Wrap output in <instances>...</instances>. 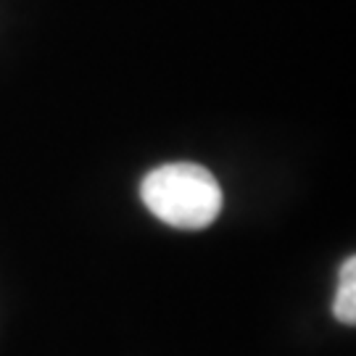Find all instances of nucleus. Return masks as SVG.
<instances>
[{
  "label": "nucleus",
  "instance_id": "1",
  "mask_svg": "<svg viewBox=\"0 0 356 356\" xmlns=\"http://www.w3.org/2000/svg\"><path fill=\"white\" fill-rule=\"evenodd\" d=\"M145 209L177 229H204L222 214L225 193L219 179L201 164L175 161L148 172L140 182Z\"/></svg>",
  "mask_w": 356,
  "mask_h": 356
},
{
  "label": "nucleus",
  "instance_id": "2",
  "mask_svg": "<svg viewBox=\"0 0 356 356\" xmlns=\"http://www.w3.org/2000/svg\"><path fill=\"white\" fill-rule=\"evenodd\" d=\"M332 314L343 325H354L356 322V259L348 256L341 267V282H338V293L332 301Z\"/></svg>",
  "mask_w": 356,
  "mask_h": 356
}]
</instances>
